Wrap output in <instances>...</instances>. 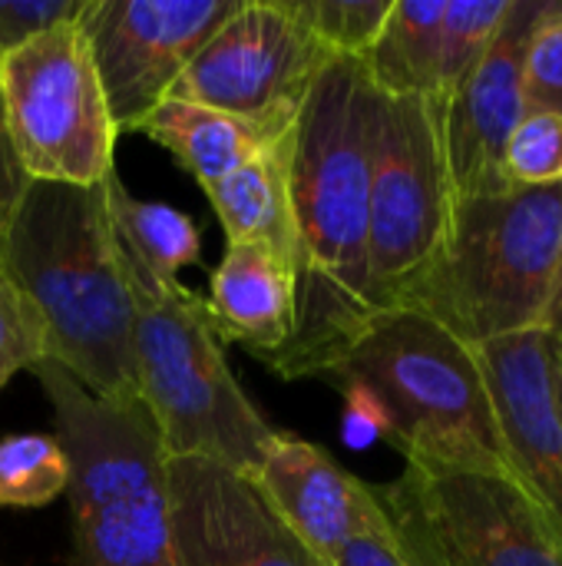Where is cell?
<instances>
[{"label": "cell", "mask_w": 562, "mask_h": 566, "mask_svg": "<svg viewBox=\"0 0 562 566\" xmlns=\"http://www.w3.org/2000/svg\"><path fill=\"white\" fill-rule=\"evenodd\" d=\"M441 20L444 0L391 3L374 46L364 53V70L378 93L441 99Z\"/></svg>", "instance_id": "obj_19"}, {"label": "cell", "mask_w": 562, "mask_h": 566, "mask_svg": "<svg viewBox=\"0 0 562 566\" xmlns=\"http://www.w3.org/2000/svg\"><path fill=\"white\" fill-rule=\"evenodd\" d=\"M547 0H513L497 40L444 103V143L457 199L513 189L503 153L527 116L523 56Z\"/></svg>", "instance_id": "obj_14"}, {"label": "cell", "mask_w": 562, "mask_h": 566, "mask_svg": "<svg viewBox=\"0 0 562 566\" xmlns=\"http://www.w3.org/2000/svg\"><path fill=\"white\" fill-rule=\"evenodd\" d=\"M562 239L560 186L464 196L444 249L394 308L470 348L543 328Z\"/></svg>", "instance_id": "obj_6"}, {"label": "cell", "mask_w": 562, "mask_h": 566, "mask_svg": "<svg viewBox=\"0 0 562 566\" xmlns=\"http://www.w3.org/2000/svg\"><path fill=\"white\" fill-rule=\"evenodd\" d=\"M328 566H414V560L407 557V551H404L397 531L391 527L384 507H378V514L348 544H341L335 551Z\"/></svg>", "instance_id": "obj_28"}, {"label": "cell", "mask_w": 562, "mask_h": 566, "mask_svg": "<svg viewBox=\"0 0 562 566\" xmlns=\"http://www.w3.org/2000/svg\"><path fill=\"white\" fill-rule=\"evenodd\" d=\"M454 206L444 103L378 93L368 196V285L374 312H391L427 272L447 242Z\"/></svg>", "instance_id": "obj_7"}, {"label": "cell", "mask_w": 562, "mask_h": 566, "mask_svg": "<svg viewBox=\"0 0 562 566\" xmlns=\"http://www.w3.org/2000/svg\"><path fill=\"white\" fill-rule=\"evenodd\" d=\"M0 282H7V272H3V259H0Z\"/></svg>", "instance_id": "obj_34"}, {"label": "cell", "mask_w": 562, "mask_h": 566, "mask_svg": "<svg viewBox=\"0 0 562 566\" xmlns=\"http://www.w3.org/2000/svg\"><path fill=\"white\" fill-rule=\"evenodd\" d=\"M331 60L335 53L288 0H242L166 99H189L285 133L298 123L311 83Z\"/></svg>", "instance_id": "obj_10"}, {"label": "cell", "mask_w": 562, "mask_h": 566, "mask_svg": "<svg viewBox=\"0 0 562 566\" xmlns=\"http://www.w3.org/2000/svg\"><path fill=\"white\" fill-rule=\"evenodd\" d=\"M40 361H46L43 322L20 289L0 282V391L13 375L33 371Z\"/></svg>", "instance_id": "obj_25"}, {"label": "cell", "mask_w": 562, "mask_h": 566, "mask_svg": "<svg viewBox=\"0 0 562 566\" xmlns=\"http://www.w3.org/2000/svg\"><path fill=\"white\" fill-rule=\"evenodd\" d=\"M166 484L182 566H328L248 474L209 458H166Z\"/></svg>", "instance_id": "obj_12"}, {"label": "cell", "mask_w": 562, "mask_h": 566, "mask_svg": "<svg viewBox=\"0 0 562 566\" xmlns=\"http://www.w3.org/2000/svg\"><path fill=\"white\" fill-rule=\"evenodd\" d=\"M523 106L527 113L562 116V23L547 7L523 56Z\"/></svg>", "instance_id": "obj_26"}, {"label": "cell", "mask_w": 562, "mask_h": 566, "mask_svg": "<svg viewBox=\"0 0 562 566\" xmlns=\"http://www.w3.org/2000/svg\"><path fill=\"white\" fill-rule=\"evenodd\" d=\"M33 375L70 458V566H182L166 454L142 398L103 401L53 361Z\"/></svg>", "instance_id": "obj_4"}, {"label": "cell", "mask_w": 562, "mask_h": 566, "mask_svg": "<svg viewBox=\"0 0 562 566\" xmlns=\"http://www.w3.org/2000/svg\"><path fill=\"white\" fill-rule=\"evenodd\" d=\"M26 186H30V179L17 163V153H13L10 133H7V119H3V99H0V235L7 229L13 209L20 206Z\"/></svg>", "instance_id": "obj_30"}, {"label": "cell", "mask_w": 562, "mask_h": 566, "mask_svg": "<svg viewBox=\"0 0 562 566\" xmlns=\"http://www.w3.org/2000/svg\"><path fill=\"white\" fill-rule=\"evenodd\" d=\"M325 381L364 385L404 461L517 481L477 348L437 322L411 308L378 312Z\"/></svg>", "instance_id": "obj_5"}, {"label": "cell", "mask_w": 562, "mask_h": 566, "mask_svg": "<svg viewBox=\"0 0 562 566\" xmlns=\"http://www.w3.org/2000/svg\"><path fill=\"white\" fill-rule=\"evenodd\" d=\"M89 0H0V53L17 50L40 33L76 23Z\"/></svg>", "instance_id": "obj_27"}, {"label": "cell", "mask_w": 562, "mask_h": 566, "mask_svg": "<svg viewBox=\"0 0 562 566\" xmlns=\"http://www.w3.org/2000/svg\"><path fill=\"white\" fill-rule=\"evenodd\" d=\"M513 0H444L441 20V99L460 86V80L480 63L497 40Z\"/></svg>", "instance_id": "obj_22"}, {"label": "cell", "mask_w": 562, "mask_h": 566, "mask_svg": "<svg viewBox=\"0 0 562 566\" xmlns=\"http://www.w3.org/2000/svg\"><path fill=\"white\" fill-rule=\"evenodd\" d=\"M556 408H560V418H562V365L556 368Z\"/></svg>", "instance_id": "obj_33"}, {"label": "cell", "mask_w": 562, "mask_h": 566, "mask_svg": "<svg viewBox=\"0 0 562 566\" xmlns=\"http://www.w3.org/2000/svg\"><path fill=\"white\" fill-rule=\"evenodd\" d=\"M374 99L364 60L335 56L311 83L295 123L298 305L288 345L265 361L285 381L328 378L378 315L368 285Z\"/></svg>", "instance_id": "obj_1"}, {"label": "cell", "mask_w": 562, "mask_h": 566, "mask_svg": "<svg viewBox=\"0 0 562 566\" xmlns=\"http://www.w3.org/2000/svg\"><path fill=\"white\" fill-rule=\"evenodd\" d=\"M252 481L268 507L325 564L381 507L374 484L354 478L325 448L285 431H278Z\"/></svg>", "instance_id": "obj_15"}, {"label": "cell", "mask_w": 562, "mask_h": 566, "mask_svg": "<svg viewBox=\"0 0 562 566\" xmlns=\"http://www.w3.org/2000/svg\"><path fill=\"white\" fill-rule=\"evenodd\" d=\"M374 494L414 566H562V544L517 481L407 461Z\"/></svg>", "instance_id": "obj_9"}, {"label": "cell", "mask_w": 562, "mask_h": 566, "mask_svg": "<svg viewBox=\"0 0 562 566\" xmlns=\"http://www.w3.org/2000/svg\"><path fill=\"white\" fill-rule=\"evenodd\" d=\"M242 0H89L79 27L89 40L99 83L119 133L172 93L202 43Z\"/></svg>", "instance_id": "obj_11"}, {"label": "cell", "mask_w": 562, "mask_h": 566, "mask_svg": "<svg viewBox=\"0 0 562 566\" xmlns=\"http://www.w3.org/2000/svg\"><path fill=\"white\" fill-rule=\"evenodd\" d=\"M344 395V418H341V438L344 444H351L354 451L388 438V418L378 405V398L358 385V381H341L335 385Z\"/></svg>", "instance_id": "obj_29"}, {"label": "cell", "mask_w": 562, "mask_h": 566, "mask_svg": "<svg viewBox=\"0 0 562 566\" xmlns=\"http://www.w3.org/2000/svg\"><path fill=\"white\" fill-rule=\"evenodd\" d=\"M106 212H109L113 229L162 279H179V272L185 265H195L202 255L199 226L169 202L136 199L123 186L116 169L106 176Z\"/></svg>", "instance_id": "obj_20"}, {"label": "cell", "mask_w": 562, "mask_h": 566, "mask_svg": "<svg viewBox=\"0 0 562 566\" xmlns=\"http://www.w3.org/2000/svg\"><path fill=\"white\" fill-rule=\"evenodd\" d=\"M149 136L156 146L169 149L182 169H189L202 189L225 179L232 169L248 163L268 143L285 133H272L248 119L229 116L222 109H209L189 99H162L136 129Z\"/></svg>", "instance_id": "obj_18"}, {"label": "cell", "mask_w": 562, "mask_h": 566, "mask_svg": "<svg viewBox=\"0 0 562 566\" xmlns=\"http://www.w3.org/2000/svg\"><path fill=\"white\" fill-rule=\"evenodd\" d=\"M0 259L46 328V361L103 401H136L132 305L106 179L89 189L30 182L0 235Z\"/></svg>", "instance_id": "obj_2"}, {"label": "cell", "mask_w": 562, "mask_h": 566, "mask_svg": "<svg viewBox=\"0 0 562 566\" xmlns=\"http://www.w3.org/2000/svg\"><path fill=\"white\" fill-rule=\"evenodd\" d=\"M295 126L205 189L229 245H268L298 269V232L291 199Z\"/></svg>", "instance_id": "obj_17"}, {"label": "cell", "mask_w": 562, "mask_h": 566, "mask_svg": "<svg viewBox=\"0 0 562 566\" xmlns=\"http://www.w3.org/2000/svg\"><path fill=\"white\" fill-rule=\"evenodd\" d=\"M70 458L56 434L0 438V511H40L66 494Z\"/></svg>", "instance_id": "obj_21"}, {"label": "cell", "mask_w": 562, "mask_h": 566, "mask_svg": "<svg viewBox=\"0 0 562 566\" xmlns=\"http://www.w3.org/2000/svg\"><path fill=\"white\" fill-rule=\"evenodd\" d=\"M562 196V182H560ZM543 328L553 332L556 338H562V239H560V262H556V279H553V292H550V305L543 315Z\"/></svg>", "instance_id": "obj_31"}, {"label": "cell", "mask_w": 562, "mask_h": 566, "mask_svg": "<svg viewBox=\"0 0 562 566\" xmlns=\"http://www.w3.org/2000/svg\"><path fill=\"white\" fill-rule=\"evenodd\" d=\"M301 23L335 53L358 56L374 46L394 0H288Z\"/></svg>", "instance_id": "obj_23"}, {"label": "cell", "mask_w": 562, "mask_h": 566, "mask_svg": "<svg viewBox=\"0 0 562 566\" xmlns=\"http://www.w3.org/2000/svg\"><path fill=\"white\" fill-rule=\"evenodd\" d=\"M547 13H550L553 20H560L562 23V0H547Z\"/></svg>", "instance_id": "obj_32"}, {"label": "cell", "mask_w": 562, "mask_h": 566, "mask_svg": "<svg viewBox=\"0 0 562 566\" xmlns=\"http://www.w3.org/2000/svg\"><path fill=\"white\" fill-rule=\"evenodd\" d=\"M298 269L268 245H225L209 279V322L222 345H242L262 365L272 361L295 332Z\"/></svg>", "instance_id": "obj_16"}, {"label": "cell", "mask_w": 562, "mask_h": 566, "mask_svg": "<svg viewBox=\"0 0 562 566\" xmlns=\"http://www.w3.org/2000/svg\"><path fill=\"white\" fill-rule=\"evenodd\" d=\"M113 239L132 305L139 398L152 415L162 454L209 458L252 478L278 431L232 375L205 298L179 279L156 275L116 229Z\"/></svg>", "instance_id": "obj_3"}, {"label": "cell", "mask_w": 562, "mask_h": 566, "mask_svg": "<svg viewBox=\"0 0 562 566\" xmlns=\"http://www.w3.org/2000/svg\"><path fill=\"white\" fill-rule=\"evenodd\" d=\"M477 358L500 418L513 478L562 544V418L556 408L562 338L533 328L480 345Z\"/></svg>", "instance_id": "obj_13"}, {"label": "cell", "mask_w": 562, "mask_h": 566, "mask_svg": "<svg viewBox=\"0 0 562 566\" xmlns=\"http://www.w3.org/2000/svg\"><path fill=\"white\" fill-rule=\"evenodd\" d=\"M503 172H507L510 186H520V189L560 186L562 116H553V113H527L520 119V126L513 129L510 143H507Z\"/></svg>", "instance_id": "obj_24"}, {"label": "cell", "mask_w": 562, "mask_h": 566, "mask_svg": "<svg viewBox=\"0 0 562 566\" xmlns=\"http://www.w3.org/2000/svg\"><path fill=\"white\" fill-rule=\"evenodd\" d=\"M0 99L30 182L89 189L116 169L119 129L79 20L0 53Z\"/></svg>", "instance_id": "obj_8"}]
</instances>
